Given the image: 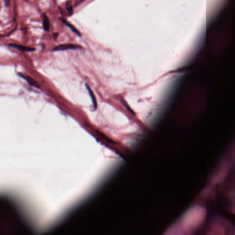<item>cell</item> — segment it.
Returning <instances> with one entry per match:
<instances>
[{
  "label": "cell",
  "instance_id": "1",
  "mask_svg": "<svg viewBox=\"0 0 235 235\" xmlns=\"http://www.w3.org/2000/svg\"><path fill=\"white\" fill-rule=\"evenodd\" d=\"M81 47L78 45L72 44H62L57 46L53 49V52L57 51H65L67 50H75V49H81Z\"/></svg>",
  "mask_w": 235,
  "mask_h": 235
},
{
  "label": "cell",
  "instance_id": "2",
  "mask_svg": "<svg viewBox=\"0 0 235 235\" xmlns=\"http://www.w3.org/2000/svg\"><path fill=\"white\" fill-rule=\"evenodd\" d=\"M8 46L11 48L17 49V50L22 51V52H33V51H35V49L34 48L25 47V46L18 45V44H14V43H11L8 45Z\"/></svg>",
  "mask_w": 235,
  "mask_h": 235
},
{
  "label": "cell",
  "instance_id": "3",
  "mask_svg": "<svg viewBox=\"0 0 235 235\" xmlns=\"http://www.w3.org/2000/svg\"><path fill=\"white\" fill-rule=\"evenodd\" d=\"M18 75V76H20V77L25 80L30 85H31V86H34V87H36V88H40V86L38 84V83L35 81V80H34L32 78L30 77L29 76H26V75H23L22 74H20V73H19Z\"/></svg>",
  "mask_w": 235,
  "mask_h": 235
},
{
  "label": "cell",
  "instance_id": "4",
  "mask_svg": "<svg viewBox=\"0 0 235 235\" xmlns=\"http://www.w3.org/2000/svg\"><path fill=\"white\" fill-rule=\"evenodd\" d=\"M60 20H61L62 22V23L66 26L68 27L73 32L75 33L77 35L79 36V37H81V34L80 33V32H79L77 29H76L73 25H71V24L69 23L68 21L64 20V19L60 18Z\"/></svg>",
  "mask_w": 235,
  "mask_h": 235
},
{
  "label": "cell",
  "instance_id": "5",
  "mask_svg": "<svg viewBox=\"0 0 235 235\" xmlns=\"http://www.w3.org/2000/svg\"><path fill=\"white\" fill-rule=\"evenodd\" d=\"M85 85L86 89L88 90L89 93L90 95V98H91V100L92 101V103H93L94 109H97V107H98V104H97V101H96V98H95L94 93H93V91H92L91 89L90 88V87H89V86L87 84H85Z\"/></svg>",
  "mask_w": 235,
  "mask_h": 235
},
{
  "label": "cell",
  "instance_id": "6",
  "mask_svg": "<svg viewBox=\"0 0 235 235\" xmlns=\"http://www.w3.org/2000/svg\"><path fill=\"white\" fill-rule=\"evenodd\" d=\"M43 27L45 31H48L50 29V22L46 14L43 15Z\"/></svg>",
  "mask_w": 235,
  "mask_h": 235
},
{
  "label": "cell",
  "instance_id": "7",
  "mask_svg": "<svg viewBox=\"0 0 235 235\" xmlns=\"http://www.w3.org/2000/svg\"><path fill=\"white\" fill-rule=\"evenodd\" d=\"M66 8L68 10L69 15H71L73 13V7L70 4L67 3L66 6Z\"/></svg>",
  "mask_w": 235,
  "mask_h": 235
},
{
  "label": "cell",
  "instance_id": "8",
  "mask_svg": "<svg viewBox=\"0 0 235 235\" xmlns=\"http://www.w3.org/2000/svg\"><path fill=\"white\" fill-rule=\"evenodd\" d=\"M121 102H122V103H123V105H124L125 106V107H126V108L127 109L128 111H129L130 112V113H131L132 114H133V115L134 114H135L134 113L133 111L131 109V108H130V107L129 106L128 104H127V103H126V102H125V100H121Z\"/></svg>",
  "mask_w": 235,
  "mask_h": 235
},
{
  "label": "cell",
  "instance_id": "9",
  "mask_svg": "<svg viewBox=\"0 0 235 235\" xmlns=\"http://www.w3.org/2000/svg\"><path fill=\"white\" fill-rule=\"evenodd\" d=\"M4 3L6 7L9 6L10 4V0H3Z\"/></svg>",
  "mask_w": 235,
  "mask_h": 235
},
{
  "label": "cell",
  "instance_id": "10",
  "mask_svg": "<svg viewBox=\"0 0 235 235\" xmlns=\"http://www.w3.org/2000/svg\"><path fill=\"white\" fill-rule=\"evenodd\" d=\"M84 1H85V0H80V1H79V3L82 2H83Z\"/></svg>",
  "mask_w": 235,
  "mask_h": 235
}]
</instances>
